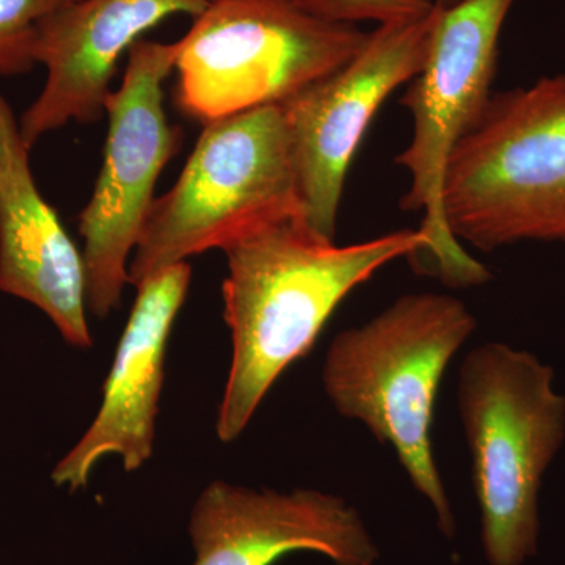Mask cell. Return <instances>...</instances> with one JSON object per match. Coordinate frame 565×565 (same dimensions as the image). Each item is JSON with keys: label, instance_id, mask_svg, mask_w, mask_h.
<instances>
[{"label": "cell", "instance_id": "4", "mask_svg": "<svg viewBox=\"0 0 565 565\" xmlns=\"http://www.w3.org/2000/svg\"><path fill=\"white\" fill-rule=\"evenodd\" d=\"M444 212L459 243L486 253L565 244V74L492 95L449 156Z\"/></svg>", "mask_w": 565, "mask_h": 565}, {"label": "cell", "instance_id": "16", "mask_svg": "<svg viewBox=\"0 0 565 565\" xmlns=\"http://www.w3.org/2000/svg\"><path fill=\"white\" fill-rule=\"evenodd\" d=\"M462 2V0H434V6L440 10H449L452 7H456L457 3Z\"/></svg>", "mask_w": 565, "mask_h": 565}, {"label": "cell", "instance_id": "5", "mask_svg": "<svg viewBox=\"0 0 565 565\" xmlns=\"http://www.w3.org/2000/svg\"><path fill=\"white\" fill-rule=\"evenodd\" d=\"M296 214L303 207L280 104L207 122L173 188L152 203L129 285Z\"/></svg>", "mask_w": 565, "mask_h": 565}, {"label": "cell", "instance_id": "3", "mask_svg": "<svg viewBox=\"0 0 565 565\" xmlns=\"http://www.w3.org/2000/svg\"><path fill=\"white\" fill-rule=\"evenodd\" d=\"M457 399L487 563L525 565L537 555L542 482L565 441L555 371L534 353L486 343L465 356Z\"/></svg>", "mask_w": 565, "mask_h": 565}, {"label": "cell", "instance_id": "12", "mask_svg": "<svg viewBox=\"0 0 565 565\" xmlns=\"http://www.w3.org/2000/svg\"><path fill=\"white\" fill-rule=\"evenodd\" d=\"M192 269L177 264L137 285V297L104 385L103 404L77 445L51 478L71 492L84 489L104 457H120L126 471L151 459L163 385L167 344L191 286Z\"/></svg>", "mask_w": 565, "mask_h": 565}, {"label": "cell", "instance_id": "7", "mask_svg": "<svg viewBox=\"0 0 565 565\" xmlns=\"http://www.w3.org/2000/svg\"><path fill=\"white\" fill-rule=\"evenodd\" d=\"M516 0H462L440 10L426 65L403 96L414 125L411 143L396 158L411 178L401 200L423 212L427 270L452 288H473L492 278L449 233L444 212L446 166L457 143L484 114L500 54L501 31Z\"/></svg>", "mask_w": 565, "mask_h": 565}, {"label": "cell", "instance_id": "8", "mask_svg": "<svg viewBox=\"0 0 565 565\" xmlns=\"http://www.w3.org/2000/svg\"><path fill=\"white\" fill-rule=\"evenodd\" d=\"M178 41L140 40L128 52L120 87L110 92L106 147L90 202L79 215L88 313L117 310L129 263L154 203L156 184L181 147V129L163 107Z\"/></svg>", "mask_w": 565, "mask_h": 565}, {"label": "cell", "instance_id": "9", "mask_svg": "<svg viewBox=\"0 0 565 565\" xmlns=\"http://www.w3.org/2000/svg\"><path fill=\"white\" fill-rule=\"evenodd\" d=\"M440 10L386 22L362 51L329 76L281 103L303 215L334 241L345 178L374 115L396 88L424 68Z\"/></svg>", "mask_w": 565, "mask_h": 565}, {"label": "cell", "instance_id": "13", "mask_svg": "<svg viewBox=\"0 0 565 565\" xmlns=\"http://www.w3.org/2000/svg\"><path fill=\"white\" fill-rule=\"evenodd\" d=\"M31 151L0 95V291L39 308L66 343L87 349L84 256L41 193Z\"/></svg>", "mask_w": 565, "mask_h": 565}, {"label": "cell", "instance_id": "2", "mask_svg": "<svg viewBox=\"0 0 565 565\" xmlns=\"http://www.w3.org/2000/svg\"><path fill=\"white\" fill-rule=\"evenodd\" d=\"M476 327L457 297L408 294L363 326L338 333L322 366L323 392L334 411L392 446L446 537H455L456 522L434 457V405L446 367Z\"/></svg>", "mask_w": 565, "mask_h": 565}, {"label": "cell", "instance_id": "1", "mask_svg": "<svg viewBox=\"0 0 565 565\" xmlns=\"http://www.w3.org/2000/svg\"><path fill=\"white\" fill-rule=\"evenodd\" d=\"M422 230L334 245L303 214L245 234L223 248V318L232 332V367L218 408V438L236 440L275 382L313 348L333 311L382 267L426 248Z\"/></svg>", "mask_w": 565, "mask_h": 565}, {"label": "cell", "instance_id": "14", "mask_svg": "<svg viewBox=\"0 0 565 565\" xmlns=\"http://www.w3.org/2000/svg\"><path fill=\"white\" fill-rule=\"evenodd\" d=\"M76 0H0V76L35 68L33 47L41 24Z\"/></svg>", "mask_w": 565, "mask_h": 565}, {"label": "cell", "instance_id": "15", "mask_svg": "<svg viewBox=\"0 0 565 565\" xmlns=\"http://www.w3.org/2000/svg\"><path fill=\"white\" fill-rule=\"evenodd\" d=\"M303 9L333 21L386 22L414 20L434 10V0H296Z\"/></svg>", "mask_w": 565, "mask_h": 565}, {"label": "cell", "instance_id": "11", "mask_svg": "<svg viewBox=\"0 0 565 565\" xmlns=\"http://www.w3.org/2000/svg\"><path fill=\"white\" fill-rule=\"evenodd\" d=\"M217 0H76L41 24L33 58L46 81L20 117L28 147L70 122L102 118L122 55L156 25L189 14L192 20Z\"/></svg>", "mask_w": 565, "mask_h": 565}, {"label": "cell", "instance_id": "6", "mask_svg": "<svg viewBox=\"0 0 565 565\" xmlns=\"http://www.w3.org/2000/svg\"><path fill=\"white\" fill-rule=\"evenodd\" d=\"M370 32L296 0H217L178 40V109L207 122L285 103L352 61Z\"/></svg>", "mask_w": 565, "mask_h": 565}, {"label": "cell", "instance_id": "10", "mask_svg": "<svg viewBox=\"0 0 565 565\" xmlns=\"http://www.w3.org/2000/svg\"><path fill=\"white\" fill-rule=\"evenodd\" d=\"M192 565H275L313 552L337 565H374L379 548L353 505L337 494L281 493L211 482L193 505Z\"/></svg>", "mask_w": 565, "mask_h": 565}]
</instances>
